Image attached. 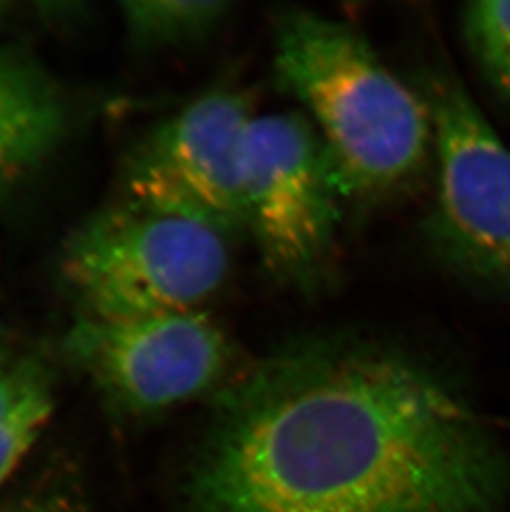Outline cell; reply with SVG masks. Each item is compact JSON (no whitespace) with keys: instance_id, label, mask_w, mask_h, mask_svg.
Returning <instances> with one entry per match:
<instances>
[{"instance_id":"7a4b0ae2","label":"cell","mask_w":510,"mask_h":512,"mask_svg":"<svg viewBox=\"0 0 510 512\" xmlns=\"http://www.w3.org/2000/svg\"><path fill=\"white\" fill-rule=\"evenodd\" d=\"M274 72L322 138L345 199L400 191L434 153L423 93L396 77L353 25L300 7L280 10Z\"/></svg>"},{"instance_id":"277c9868","label":"cell","mask_w":510,"mask_h":512,"mask_svg":"<svg viewBox=\"0 0 510 512\" xmlns=\"http://www.w3.org/2000/svg\"><path fill=\"white\" fill-rule=\"evenodd\" d=\"M423 97L438 173L429 241L456 276L510 299V146L453 72L431 73Z\"/></svg>"},{"instance_id":"8fae6325","label":"cell","mask_w":510,"mask_h":512,"mask_svg":"<svg viewBox=\"0 0 510 512\" xmlns=\"http://www.w3.org/2000/svg\"><path fill=\"white\" fill-rule=\"evenodd\" d=\"M462 24L487 82L510 103V0L466 5Z\"/></svg>"},{"instance_id":"3957f363","label":"cell","mask_w":510,"mask_h":512,"mask_svg":"<svg viewBox=\"0 0 510 512\" xmlns=\"http://www.w3.org/2000/svg\"><path fill=\"white\" fill-rule=\"evenodd\" d=\"M229 266L221 232L130 199L88 219L62 257L63 277L93 319L199 309Z\"/></svg>"},{"instance_id":"6da1fadb","label":"cell","mask_w":510,"mask_h":512,"mask_svg":"<svg viewBox=\"0 0 510 512\" xmlns=\"http://www.w3.org/2000/svg\"><path fill=\"white\" fill-rule=\"evenodd\" d=\"M507 478L464 403L405 353L285 343L232 380L186 512H497Z\"/></svg>"},{"instance_id":"7c38bea8","label":"cell","mask_w":510,"mask_h":512,"mask_svg":"<svg viewBox=\"0 0 510 512\" xmlns=\"http://www.w3.org/2000/svg\"><path fill=\"white\" fill-rule=\"evenodd\" d=\"M27 368L29 367L10 370L0 360V416L4 415L19 397L20 390L24 387Z\"/></svg>"},{"instance_id":"52a82bcc","label":"cell","mask_w":510,"mask_h":512,"mask_svg":"<svg viewBox=\"0 0 510 512\" xmlns=\"http://www.w3.org/2000/svg\"><path fill=\"white\" fill-rule=\"evenodd\" d=\"M67 357L121 411L143 415L198 397L224 382L232 345L201 309L131 319L83 317Z\"/></svg>"},{"instance_id":"30bf717a","label":"cell","mask_w":510,"mask_h":512,"mask_svg":"<svg viewBox=\"0 0 510 512\" xmlns=\"http://www.w3.org/2000/svg\"><path fill=\"white\" fill-rule=\"evenodd\" d=\"M52 413L50 383L37 368H27L19 397L0 416V488L37 443Z\"/></svg>"},{"instance_id":"8992f818","label":"cell","mask_w":510,"mask_h":512,"mask_svg":"<svg viewBox=\"0 0 510 512\" xmlns=\"http://www.w3.org/2000/svg\"><path fill=\"white\" fill-rule=\"evenodd\" d=\"M254 116L244 90L222 87L196 98L136 146L126 166L125 199L227 239L247 231L242 151Z\"/></svg>"},{"instance_id":"5b68a950","label":"cell","mask_w":510,"mask_h":512,"mask_svg":"<svg viewBox=\"0 0 510 512\" xmlns=\"http://www.w3.org/2000/svg\"><path fill=\"white\" fill-rule=\"evenodd\" d=\"M247 231L280 284L308 290L332 259L343 196L337 170L302 112L255 115L242 151Z\"/></svg>"},{"instance_id":"4fadbf2b","label":"cell","mask_w":510,"mask_h":512,"mask_svg":"<svg viewBox=\"0 0 510 512\" xmlns=\"http://www.w3.org/2000/svg\"><path fill=\"white\" fill-rule=\"evenodd\" d=\"M7 7H9V4H5V2H0V17L4 15L5 10H7Z\"/></svg>"},{"instance_id":"9c48e42d","label":"cell","mask_w":510,"mask_h":512,"mask_svg":"<svg viewBox=\"0 0 510 512\" xmlns=\"http://www.w3.org/2000/svg\"><path fill=\"white\" fill-rule=\"evenodd\" d=\"M126 35L135 49H176L204 42L234 14L226 0H126L121 2Z\"/></svg>"},{"instance_id":"ba28073f","label":"cell","mask_w":510,"mask_h":512,"mask_svg":"<svg viewBox=\"0 0 510 512\" xmlns=\"http://www.w3.org/2000/svg\"><path fill=\"white\" fill-rule=\"evenodd\" d=\"M65 130L55 83L29 58L0 47V193L37 170Z\"/></svg>"}]
</instances>
